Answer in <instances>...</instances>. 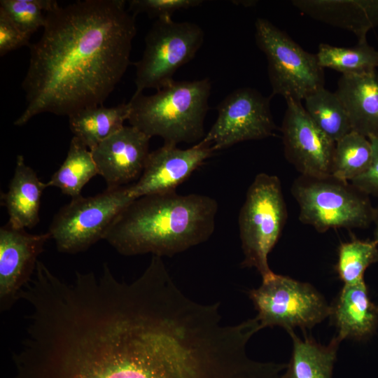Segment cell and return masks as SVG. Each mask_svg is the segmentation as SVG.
I'll return each mask as SVG.
<instances>
[{
  "instance_id": "d4e9b609",
  "label": "cell",
  "mask_w": 378,
  "mask_h": 378,
  "mask_svg": "<svg viewBox=\"0 0 378 378\" xmlns=\"http://www.w3.org/2000/svg\"><path fill=\"white\" fill-rule=\"evenodd\" d=\"M372 155L370 139L351 131L335 143L331 176L351 182L368 169Z\"/></svg>"
},
{
  "instance_id": "44dd1931",
  "label": "cell",
  "mask_w": 378,
  "mask_h": 378,
  "mask_svg": "<svg viewBox=\"0 0 378 378\" xmlns=\"http://www.w3.org/2000/svg\"><path fill=\"white\" fill-rule=\"evenodd\" d=\"M287 332L293 340V351L281 378H332L342 340L336 336L329 344L323 346L306 335L301 340L293 330Z\"/></svg>"
},
{
  "instance_id": "8992f818",
  "label": "cell",
  "mask_w": 378,
  "mask_h": 378,
  "mask_svg": "<svg viewBox=\"0 0 378 378\" xmlns=\"http://www.w3.org/2000/svg\"><path fill=\"white\" fill-rule=\"evenodd\" d=\"M288 214L280 179L260 173L249 186L240 209L238 224L244 260L264 278L273 272L268 255L278 241Z\"/></svg>"
},
{
  "instance_id": "5bb4252c",
  "label": "cell",
  "mask_w": 378,
  "mask_h": 378,
  "mask_svg": "<svg viewBox=\"0 0 378 378\" xmlns=\"http://www.w3.org/2000/svg\"><path fill=\"white\" fill-rule=\"evenodd\" d=\"M51 239L47 232L33 234L8 224L0 228V307L8 309L31 280L37 258Z\"/></svg>"
},
{
  "instance_id": "9c48e42d",
  "label": "cell",
  "mask_w": 378,
  "mask_h": 378,
  "mask_svg": "<svg viewBox=\"0 0 378 378\" xmlns=\"http://www.w3.org/2000/svg\"><path fill=\"white\" fill-rule=\"evenodd\" d=\"M204 39V32L196 23L157 19L145 37L142 57L134 64V93L158 90L172 83L176 71L195 57Z\"/></svg>"
},
{
  "instance_id": "83f0119b",
  "label": "cell",
  "mask_w": 378,
  "mask_h": 378,
  "mask_svg": "<svg viewBox=\"0 0 378 378\" xmlns=\"http://www.w3.org/2000/svg\"><path fill=\"white\" fill-rule=\"evenodd\" d=\"M202 0H130L128 10L133 15L146 13L157 19L172 18L177 10L197 7Z\"/></svg>"
},
{
  "instance_id": "30bf717a",
  "label": "cell",
  "mask_w": 378,
  "mask_h": 378,
  "mask_svg": "<svg viewBox=\"0 0 378 378\" xmlns=\"http://www.w3.org/2000/svg\"><path fill=\"white\" fill-rule=\"evenodd\" d=\"M248 296L261 328L311 329L330 316V305L314 286L274 272L262 278L261 285L249 290Z\"/></svg>"
},
{
  "instance_id": "ba28073f",
  "label": "cell",
  "mask_w": 378,
  "mask_h": 378,
  "mask_svg": "<svg viewBox=\"0 0 378 378\" xmlns=\"http://www.w3.org/2000/svg\"><path fill=\"white\" fill-rule=\"evenodd\" d=\"M134 200L130 186L107 188L94 196L71 199L54 216L48 232L58 251H84L104 239L115 218Z\"/></svg>"
},
{
  "instance_id": "603a6c76",
  "label": "cell",
  "mask_w": 378,
  "mask_h": 378,
  "mask_svg": "<svg viewBox=\"0 0 378 378\" xmlns=\"http://www.w3.org/2000/svg\"><path fill=\"white\" fill-rule=\"evenodd\" d=\"M304 101V107L311 119L334 142L352 131L347 113L335 92L323 87Z\"/></svg>"
},
{
  "instance_id": "5b68a950",
  "label": "cell",
  "mask_w": 378,
  "mask_h": 378,
  "mask_svg": "<svg viewBox=\"0 0 378 378\" xmlns=\"http://www.w3.org/2000/svg\"><path fill=\"white\" fill-rule=\"evenodd\" d=\"M299 219L319 232L332 228H365L373 221L375 209L368 195L350 182L332 176L300 175L291 187Z\"/></svg>"
},
{
  "instance_id": "cb8c5ba5",
  "label": "cell",
  "mask_w": 378,
  "mask_h": 378,
  "mask_svg": "<svg viewBox=\"0 0 378 378\" xmlns=\"http://www.w3.org/2000/svg\"><path fill=\"white\" fill-rule=\"evenodd\" d=\"M320 66L339 71L342 75H356L377 70L378 50L367 41L352 47H337L321 43L316 54Z\"/></svg>"
},
{
  "instance_id": "4dcf8cb0",
  "label": "cell",
  "mask_w": 378,
  "mask_h": 378,
  "mask_svg": "<svg viewBox=\"0 0 378 378\" xmlns=\"http://www.w3.org/2000/svg\"><path fill=\"white\" fill-rule=\"evenodd\" d=\"M373 222L374 223L373 241H374L378 244V207L375 209V214H374V218Z\"/></svg>"
},
{
  "instance_id": "52a82bcc",
  "label": "cell",
  "mask_w": 378,
  "mask_h": 378,
  "mask_svg": "<svg viewBox=\"0 0 378 378\" xmlns=\"http://www.w3.org/2000/svg\"><path fill=\"white\" fill-rule=\"evenodd\" d=\"M255 38L267 62L272 95L301 102L324 87L323 69L316 55L305 51L268 20L258 18Z\"/></svg>"
},
{
  "instance_id": "7402d4cb",
  "label": "cell",
  "mask_w": 378,
  "mask_h": 378,
  "mask_svg": "<svg viewBox=\"0 0 378 378\" xmlns=\"http://www.w3.org/2000/svg\"><path fill=\"white\" fill-rule=\"evenodd\" d=\"M97 174L91 150L73 136L66 158L46 184L74 199L81 196L83 187Z\"/></svg>"
},
{
  "instance_id": "6da1fadb",
  "label": "cell",
  "mask_w": 378,
  "mask_h": 378,
  "mask_svg": "<svg viewBox=\"0 0 378 378\" xmlns=\"http://www.w3.org/2000/svg\"><path fill=\"white\" fill-rule=\"evenodd\" d=\"M135 17L125 0L57 4L47 12L41 38L29 46L26 106L14 125L103 105L129 66Z\"/></svg>"
},
{
  "instance_id": "7a4b0ae2",
  "label": "cell",
  "mask_w": 378,
  "mask_h": 378,
  "mask_svg": "<svg viewBox=\"0 0 378 378\" xmlns=\"http://www.w3.org/2000/svg\"><path fill=\"white\" fill-rule=\"evenodd\" d=\"M217 201L176 191L135 199L115 218L104 239L119 253L172 257L208 240Z\"/></svg>"
},
{
  "instance_id": "2e32d148",
  "label": "cell",
  "mask_w": 378,
  "mask_h": 378,
  "mask_svg": "<svg viewBox=\"0 0 378 378\" xmlns=\"http://www.w3.org/2000/svg\"><path fill=\"white\" fill-rule=\"evenodd\" d=\"M304 14L348 30L358 42L367 41L368 32L378 25V0H293Z\"/></svg>"
},
{
  "instance_id": "f546056e",
  "label": "cell",
  "mask_w": 378,
  "mask_h": 378,
  "mask_svg": "<svg viewBox=\"0 0 378 378\" xmlns=\"http://www.w3.org/2000/svg\"><path fill=\"white\" fill-rule=\"evenodd\" d=\"M372 148V155L368 169L350 183L368 195L378 197V136L368 138Z\"/></svg>"
},
{
  "instance_id": "d6986e66",
  "label": "cell",
  "mask_w": 378,
  "mask_h": 378,
  "mask_svg": "<svg viewBox=\"0 0 378 378\" xmlns=\"http://www.w3.org/2000/svg\"><path fill=\"white\" fill-rule=\"evenodd\" d=\"M47 188L24 157L18 155L8 190L1 197L8 215L7 224L17 230L34 227L39 222L41 197Z\"/></svg>"
},
{
  "instance_id": "277c9868",
  "label": "cell",
  "mask_w": 378,
  "mask_h": 378,
  "mask_svg": "<svg viewBox=\"0 0 378 378\" xmlns=\"http://www.w3.org/2000/svg\"><path fill=\"white\" fill-rule=\"evenodd\" d=\"M45 378H201L188 356L136 343L103 347Z\"/></svg>"
},
{
  "instance_id": "f1b7e54d",
  "label": "cell",
  "mask_w": 378,
  "mask_h": 378,
  "mask_svg": "<svg viewBox=\"0 0 378 378\" xmlns=\"http://www.w3.org/2000/svg\"><path fill=\"white\" fill-rule=\"evenodd\" d=\"M29 36L22 32L7 15L0 10L1 57L22 46H29Z\"/></svg>"
},
{
  "instance_id": "3957f363",
  "label": "cell",
  "mask_w": 378,
  "mask_h": 378,
  "mask_svg": "<svg viewBox=\"0 0 378 378\" xmlns=\"http://www.w3.org/2000/svg\"><path fill=\"white\" fill-rule=\"evenodd\" d=\"M211 83L209 78L173 80L150 95L134 93L129 102L128 122L149 137L164 144L200 142L205 136Z\"/></svg>"
},
{
  "instance_id": "484cf974",
  "label": "cell",
  "mask_w": 378,
  "mask_h": 378,
  "mask_svg": "<svg viewBox=\"0 0 378 378\" xmlns=\"http://www.w3.org/2000/svg\"><path fill=\"white\" fill-rule=\"evenodd\" d=\"M377 246L373 240L357 239L340 245L335 270L344 284H354L364 280L366 269L378 262Z\"/></svg>"
},
{
  "instance_id": "8fae6325",
  "label": "cell",
  "mask_w": 378,
  "mask_h": 378,
  "mask_svg": "<svg viewBox=\"0 0 378 378\" xmlns=\"http://www.w3.org/2000/svg\"><path fill=\"white\" fill-rule=\"evenodd\" d=\"M217 110L215 122L202 140L214 151L274 134L276 125L270 110V97L254 88L236 89L222 100Z\"/></svg>"
},
{
  "instance_id": "4fadbf2b",
  "label": "cell",
  "mask_w": 378,
  "mask_h": 378,
  "mask_svg": "<svg viewBox=\"0 0 378 378\" xmlns=\"http://www.w3.org/2000/svg\"><path fill=\"white\" fill-rule=\"evenodd\" d=\"M210 144L202 141L186 149L164 144L150 152L141 175L130 186L135 198L176 191L214 153Z\"/></svg>"
},
{
  "instance_id": "ac0fdd59",
  "label": "cell",
  "mask_w": 378,
  "mask_h": 378,
  "mask_svg": "<svg viewBox=\"0 0 378 378\" xmlns=\"http://www.w3.org/2000/svg\"><path fill=\"white\" fill-rule=\"evenodd\" d=\"M335 92L347 113L351 130L367 138L378 136V71L342 75Z\"/></svg>"
},
{
  "instance_id": "ffe728a7",
  "label": "cell",
  "mask_w": 378,
  "mask_h": 378,
  "mask_svg": "<svg viewBox=\"0 0 378 378\" xmlns=\"http://www.w3.org/2000/svg\"><path fill=\"white\" fill-rule=\"evenodd\" d=\"M130 114L129 102L111 107L90 106L69 116V127L74 136L91 150L120 130Z\"/></svg>"
},
{
  "instance_id": "7c38bea8",
  "label": "cell",
  "mask_w": 378,
  "mask_h": 378,
  "mask_svg": "<svg viewBox=\"0 0 378 378\" xmlns=\"http://www.w3.org/2000/svg\"><path fill=\"white\" fill-rule=\"evenodd\" d=\"M281 131L287 160L303 176H331L335 142L313 122L301 102L286 99Z\"/></svg>"
},
{
  "instance_id": "e0dca14e",
  "label": "cell",
  "mask_w": 378,
  "mask_h": 378,
  "mask_svg": "<svg viewBox=\"0 0 378 378\" xmlns=\"http://www.w3.org/2000/svg\"><path fill=\"white\" fill-rule=\"evenodd\" d=\"M329 316L342 341L363 340L374 333L378 323V307L370 300L364 280L344 285L330 305Z\"/></svg>"
},
{
  "instance_id": "9a60e30c",
  "label": "cell",
  "mask_w": 378,
  "mask_h": 378,
  "mask_svg": "<svg viewBox=\"0 0 378 378\" xmlns=\"http://www.w3.org/2000/svg\"><path fill=\"white\" fill-rule=\"evenodd\" d=\"M150 139L137 128L124 126L90 150L107 188L125 186L139 178L150 153Z\"/></svg>"
},
{
  "instance_id": "4316f807",
  "label": "cell",
  "mask_w": 378,
  "mask_h": 378,
  "mask_svg": "<svg viewBox=\"0 0 378 378\" xmlns=\"http://www.w3.org/2000/svg\"><path fill=\"white\" fill-rule=\"evenodd\" d=\"M58 3L53 0H1L0 10L24 34L44 27L46 13Z\"/></svg>"
}]
</instances>
